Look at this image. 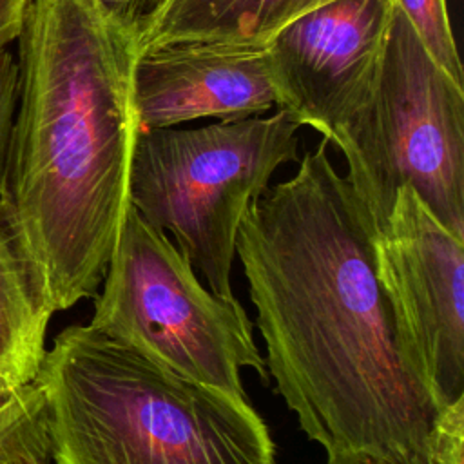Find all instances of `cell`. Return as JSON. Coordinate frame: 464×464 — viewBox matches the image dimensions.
Returning <instances> with one entry per match:
<instances>
[{
	"instance_id": "6da1fadb",
	"label": "cell",
	"mask_w": 464,
	"mask_h": 464,
	"mask_svg": "<svg viewBox=\"0 0 464 464\" xmlns=\"http://www.w3.org/2000/svg\"><path fill=\"white\" fill-rule=\"evenodd\" d=\"M236 257L266 372L324 464H433L439 408L404 359L372 230L326 141L252 201Z\"/></svg>"
},
{
	"instance_id": "7a4b0ae2",
	"label": "cell",
	"mask_w": 464,
	"mask_h": 464,
	"mask_svg": "<svg viewBox=\"0 0 464 464\" xmlns=\"http://www.w3.org/2000/svg\"><path fill=\"white\" fill-rule=\"evenodd\" d=\"M14 42L0 223L54 315L98 294L130 208L134 34L98 0H29Z\"/></svg>"
},
{
	"instance_id": "3957f363",
	"label": "cell",
	"mask_w": 464,
	"mask_h": 464,
	"mask_svg": "<svg viewBox=\"0 0 464 464\" xmlns=\"http://www.w3.org/2000/svg\"><path fill=\"white\" fill-rule=\"evenodd\" d=\"M34 384L54 464H276L248 395L185 379L89 323L54 337Z\"/></svg>"
},
{
	"instance_id": "277c9868",
	"label": "cell",
	"mask_w": 464,
	"mask_h": 464,
	"mask_svg": "<svg viewBox=\"0 0 464 464\" xmlns=\"http://www.w3.org/2000/svg\"><path fill=\"white\" fill-rule=\"evenodd\" d=\"M299 127L277 111L138 134L129 176L130 205L149 225L174 237L176 248L218 295H234L241 221L276 170L297 160Z\"/></svg>"
},
{
	"instance_id": "5b68a950",
	"label": "cell",
	"mask_w": 464,
	"mask_h": 464,
	"mask_svg": "<svg viewBox=\"0 0 464 464\" xmlns=\"http://www.w3.org/2000/svg\"><path fill=\"white\" fill-rule=\"evenodd\" d=\"M334 145L373 237L397 190L411 187L464 239V85L430 56L397 9L375 89Z\"/></svg>"
},
{
	"instance_id": "8992f818",
	"label": "cell",
	"mask_w": 464,
	"mask_h": 464,
	"mask_svg": "<svg viewBox=\"0 0 464 464\" xmlns=\"http://www.w3.org/2000/svg\"><path fill=\"white\" fill-rule=\"evenodd\" d=\"M89 324L199 384L246 395L245 368L268 382L245 306L234 295L207 288L172 239L132 205L94 295Z\"/></svg>"
},
{
	"instance_id": "52a82bcc",
	"label": "cell",
	"mask_w": 464,
	"mask_h": 464,
	"mask_svg": "<svg viewBox=\"0 0 464 464\" xmlns=\"http://www.w3.org/2000/svg\"><path fill=\"white\" fill-rule=\"evenodd\" d=\"M373 256L404 359L440 410L464 397V239L401 187Z\"/></svg>"
},
{
	"instance_id": "ba28073f",
	"label": "cell",
	"mask_w": 464,
	"mask_h": 464,
	"mask_svg": "<svg viewBox=\"0 0 464 464\" xmlns=\"http://www.w3.org/2000/svg\"><path fill=\"white\" fill-rule=\"evenodd\" d=\"M392 0H332L266 44L277 111L335 143L368 103L384 58Z\"/></svg>"
},
{
	"instance_id": "9c48e42d",
	"label": "cell",
	"mask_w": 464,
	"mask_h": 464,
	"mask_svg": "<svg viewBox=\"0 0 464 464\" xmlns=\"http://www.w3.org/2000/svg\"><path fill=\"white\" fill-rule=\"evenodd\" d=\"M132 100L143 132L263 114L277 107V91L266 45L178 42L136 54Z\"/></svg>"
},
{
	"instance_id": "30bf717a",
	"label": "cell",
	"mask_w": 464,
	"mask_h": 464,
	"mask_svg": "<svg viewBox=\"0 0 464 464\" xmlns=\"http://www.w3.org/2000/svg\"><path fill=\"white\" fill-rule=\"evenodd\" d=\"M332 0H163L134 36L136 54L178 42L266 45L294 18Z\"/></svg>"
},
{
	"instance_id": "8fae6325",
	"label": "cell",
	"mask_w": 464,
	"mask_h": 464,
	"mask_svg": "<svg viewBox=\"0 0 464 464\" xmlns=\"http://www.w3.org/2000/svg\"><path fill=\"white\" fill-rule=\"evenodd\" d=\"M51 317L0 223V379L16 388L34 382Z\"/></svg>"
},
{
	"instance_id": "7c38bea8",
	"label": "cell",
	"mask_w": 464,
	"mask_h": 464,
	"mask_svg": "<svg viewBox=\"0 0 464 464\" xmlns=\"http://www.w3.org/2000/svg\"><path fill=\"white\" fill-rule=\"evenodd\" d=\"M0 464H51L45 406L34 382L0 408Z\"/></svg>"
},
{
	"instance_id": "4fadbf2b",
	"label": "cell",
	"mask_w": 464,
	"mask_h": 464,
	"mask_svg": "<svg viewBox=\"0 0 464 464\" xmlns=\"http://www.w3.org/2000/svg\"><path fill=\"white\" fill-rule=\"evenodd\" d=\"M404 14L430 56L459 83L464 85L462 63L459 58L446 0H392Z\"/></svg>"
},
{
	"instance_id": "5bb4252c",
	"label": "cell",
	"mask_w": 464,
	"mask_h": 464,
	"mask_svg": "<svg viewBox=\"0 0 464 464\" xmlns=\"http://www.w3.org/2000/svg\"><path fill=\"white\" fill-rule=\"evenodd\" d=\"M433 464H464V397L444 404L430 430Z\"/></svg>"
},
{
	"instance_id": "9a60e30c",
	"label": "cell",
	"mask_w": 464,
	"mask_h": 464,
	"mask_svg": "<svg viewBox=\"0 0 464 464\" xmlns=\"http://www.w3.org/2000/svg\"><path fill=\"white\" fill-rule=\"evenodd\" d=\"M16 100H18L16 56L9 47H4L0 49V187H2L7 154H9Z\"/></svg>"
},
{
	"instance_id": "2e32d148",
	"label": "cell",
	"mask_w": 464,
	"mask_h": 464,
	"mask_svg": "<svg viewBox=\"0 0 464 464\" xmlns=\"http://www.w3.org/2000/svg\"><path fill=\"white\" fill-rule=\"evenodd\" d=\"M100 5L134 36L163 0H98Z\"/></svg>"
},
{
	"instance_id": "e0dca14e",
	"label": "cell",
	"mask_w": 464,
	"mask_h": 464,
	"mask_svg": "<svg viewBox=\"0 0 464 464\" xmlns=\"http://www.w3.org/2000/svg\"><path fill=\"white\" fill-rule=\"evenodd\" d=\"M27 5L29 0H0V49L18 38Z\"/></svg>"
},
{
	"instance_id": "ac0fdd59",
	"label": "cell",
	"mask_w": 464,
	"mask_h": 464,
	"mask_svg": "<svg viewBox=\"0 0 464 464\" xmlns=\"http://www.w3.org/2000/svg\"><path fill=\"white\" fill-rule=\"evenodd\" d=\"M24 386L16 388V386H11L9 382H5L4 379H0V408H4L5 404H9L22 390Z\"/></svg>"
}]
</instances>
